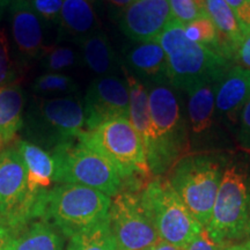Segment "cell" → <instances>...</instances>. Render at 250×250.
<instances>
[{"mask_svg": "<svg viewBox=\"0 0 250 250\" xmlns=\"http://www.w3.org/2000/svg\"><path fill=\"white\" fill-rule=\"evenodd\" d=\"M155 42L164 49L174 88L188 93L203 83H217L230 68L225 56L188 39L176 19H170Z\"/></svg>", "mask_w": 250, "mask_h": 250, "instance_id": "cell-1", "label": "cell"}, {"mask_svg": "<svg viewBox=\"0 0 250 250\" xmlns=\"http://www.w3.org/2000/svg\"><path fill=\"white\" fill-rule=\"evenodd\" d=\"M111 199L101 191L78 184H58L36 196L33 218L51 221L68 236L109 219Z\"/></svg>", "mask_w": 250, "mask_h": 250, "instance_id": "cell-2", "label": "cell"}, {"mask_svg": "<svg viewBox=\"0 0 250 250\" xmlns=\"http://www.w3.org/2000/svg\"><path fill=\"white\" fill-rule=\"evenodd\" d=\"M148 105L152 134L145 153L151 173L160 176L171 169L189 147L187 121L169 85H152Z\"/></svg>", "mask_w": 250, "mask_h": 250, "instance_id": "cell-3", "label": "cell"}, {"mask_svg": "<svg viewBox=\"0 0 250 250\" xmlns=\"http://www.w3.org/2000/svg\"><path fill=\"white\" fill-rule=\"evenodd\" d=\"M21 130L28 142L52 148L76 142L86 131L79 95L62 98L33 96L23 115Z\"/></svg>", "mask_w": 250, "mask_h": 250, "instance_id": "cell-4", "label": "cell"}, {"mask_svg": "<svg viewBox=\"0 0 250 250\" xmlns=\"http://www.w3.org/2000/svg\"><path fill=\"white\" fill-rule=\"evenodd\" d=\"M54 182L92 188L109 197L123 191L125 181L109 159L80 138L52 151Z\"/></svg>", "mask_w": 250, "mask_h": 250, "instance_id": "cell-5", "label": "cell"}, {"mask_svg": "<svg viewBox=\"0 0 250 250\" xmlns=\"http://www.w3.org/2000/svg\"><path fill=\"white\" fill-rule=\"evenodd\" d=\"M139 196L161 241L186 249L204 228L183 204L168 179L158 176L149 181Z\"/></svg>", "mask_w": 250, "mask_h": 250, "instance_id": "cell-6", "label": "cell"}, {"mask_svg": "<svg viewBox=\"0 0 250 250\" xmlns=\"http://www.w3.org/2000/svg\"><path fill=\"white\" fill-rule=\"evenodd\" d=\"M223 174L220 161L211 155L183 156L171 168V187L203 227L210 223Z\"/></svg>", "mask_w": 250, "mask_h": 250, "instance_id": "cell-7", "label": "cell"}, {"mask_svg": "<svg viewBox=\"0 0 250 250\" xmlns=\"http://www.w3.org/2000/svg\"><path fill=\"white\" fill-rule=\"evenodd\" d=\"M80 139L109 159L125 182L152 174L143 140L127 117L104 122L96 129L85 131Z\"/></svg>", "mask_w": 250, "mask_h": 250, "instance_id": "cell-8", "label": "cell"}, {"mask_svg": "<svg viewBox=\"0 0 250 250\" xmlns=\"http://www.w3.org/2000/svg\"><path fill=\"white\" fill-rule=\"evenodd\" d=\"M250 219V196L247 176L237 167L225 169L210 223L204 227L214 242L226 248L245 239Z\"/></svg>", "mask_w": 250, "mask_h": 250, "instance_id": "cell-9", "label": "cell"}, {"mask_svg": "<svg viewBox=\"0 0 250 250\" xmlns=\"http://www.w3.org/2000/svg\"><path fill=\"white\" fill-rule=\"evenodd\" d=\"M35 197L29 192L24 164L14 147L0 152V221L21 233L33 218Z\"/></svg>", "mask_w": 250, "mask_h": 250, "instance_id": "cell-10", "label": "cell"}, {"mask_svg": "<svg viewBox=\"0 0 250 250\" xmlns=\"http://www.w3.org/2000/svg\"><path fill=\"white\" fill-rule=\"evenodd\" d=\"M109 224L120 250H146L161 241L139 193L130 190L120 192L111 201Z\"/></svg>", "mask_w": 250, "mask_h": 250, "instance_id": "cell-11", "label": "cell"}, {"mask_svg": "<svg viewBox=\"0 0 250 250\" xmlns=\"http://www.w3.org/2000/svg\"><path fill=\"white\" fill-rule=\"evenodd\" d=\"M86 131L118 117L129 118V88L120 77H98L90 83L83 98Z\"/></svg>", "mask_w": 250, "mask_h": 250, "instance_id": "cell-12", "label": "cell"}, {"mask_svg": "<svg viewBox=\"0 0 250 250\" xmlns=\"http://www.w3.org/2000/svg\"><path fill=\"white\" fill-rule=\"evenodd\" d=\"M11 34L20 66L39 61L46 48L43 21L28 0H13L11 4Z\"/></svg>", "mask_w": 250, "mask_h": 250, "instance_id": "cell-13", "label": "cell"}, {"mask_svg": "<svg viewBox=\"0 0 250 250\" xmlns=\"http://www.w3.org/2000/svg\"><path fill=\"white\" fill-rule=\"evenodd\" d=\"M171 19L168 0H136L122 14L120 27L134 42L156 41Z\"/></svg>", "mask_w": 250, "mask_h": 250, "instance_id": "cell-14", "label": "cell"}, {"mask_svg": "<svg viewBox=\"0 0 250 250\" xmlns=\"http://www.w3.org/2000/svg\"><path fill=\"white\" fill-rule=\"evenodd\" d=\"M124 68L149 85H170L167 58L164 49L155 41L136 42L124 51Z\"/></svg>", "mask_w": 250, "mask_h": 250, "instance_id": "cell-15", "label": "cell"}, {"mask_svg": "<svg viewBox=\"0 0 250 250\" xmlns=\"http://www.w3.org/2000/svg\"><path fill=\"white\" fill-rule=\"evenodd\" d=\"M250 96V70L233 66L228 70L217 85L215 109L235 123L243 105Z\"/></svg>", "mask_w": 250, "mask_h": 250, "instance_id": "cell-16", "label": "cell"}, {"mask_svg": "<svg viewBox=\"0 0 250 250\" xmlns=\"http://www.w3.org/2000/svg\"><path fill=\"white\" fill-rule=\"evenodd\" d=\"M98 29L92 0H64L58 20L59 42H79Z\"/></svg>", "mask_w": 250, "mask_h": 250, "instance_id": "cell-17", "label": "cell"}, {"mask_svg": "<svg viewBox=\"0 0 250 250\" xmlns=\"http://www.w3.org/2000/svg\"><path fill=\"white\" fill-rule=\"evenodd\" d=\"M15 148L26 167L28 189L36 198L39 193L46 191L51 182H54V156L41 146L24 139L18 140Z\"/></svg>", "mask_w": 250, "mask_h": 250, "instance_id": "cell-18", "label": "cell"}, {"mask_svg": "<svg viewBox=\"0 0 250 250\" xmlns=\"http://www.w3.org/2000/svg\"><path fill=\"white\" fill-rule=\"evenodd\" d=\"M205 9L218 30L223 55L232 61L250 31L237 20L225 0H205Z\"/></svg>", "mask_w": 250, "mask_h": 250, "instance_id": "cell-19", "label": "cell"}, {"mask_svg": "<svg viewBox=\"0 0 250 250\" xmlns=\"http://www.w3.org/2000/svg\"><path fill=\"white\" fill-rule=\"evenodd\" d=\"M83 62L99 77L110 76L120 66V62L110 40L100 29L78 42Z\"/></svg>", "mask_w": 250, "mask_h": 250, "instance_id": "cell-20", "label": "cell"}, {"mask_svg": "<svg viewBox=\"0 0 250 250\" xmlns=\"http://www.w3.org/2000/svg\"><path fill=\"white\" fill-rule=\"evenodd\" d=\"M24 115V93L19 83L0 87V146L11 142L21 130Z\"/></svg>", "mask_w": 250, "mask_h": 250, "instance_id": "cell-21", "label": "cell"}, {"mask_svg": "<svg viewBox=\"0 0 250 250\" xmlns=\"http://www.w3.org/2000/svg\"><path fill=\"white\" fill-rule=\"evenodd\" d=\"M123 70L125 81L129 88V120L142 138L144 147L146 148L152 134L147 87L139 79L129 73L124 67Z\"/></svg>", "mask_w": 250, "mask_h": 250, "instance_id": "cell-22", "label": "cell"}, {"mask_svg": "<svg viewBox=\"0 0 250 250\" xmlns=\"http://www.w3.org/2000/svg\"><path fill=\"white\" fill-rule=\"evenodd\" d=\"M217 83H203L188 92V116L193 133H203L211 129L215 110Z\"/></svg>", "mask_w": 250, "mask_h": 250, "instance_id": "cell-23", "label": "cell"}, {"mask_svg": "<svg viewBox=\"0 0 250 250\" xmlns=\"http://www.w3.org/2000/svg\"><path fill=\"white\" fill-rule=\"evenodd\" d=\"M14 250H62V240L48 221H34L19 234Z\"/></svg>", "mask_w": 250, "mask_h": 250, "instance_id": "cell-24", "label": "cell"}, {"mask_svg": "<svg viewBox=\"0 0 250 250\" xmlns=\"http://www.w3.org/2000/svg\"><path fill=\"white\" fill-rule=\"evenodd\" d=\"M66 250H120L108 220L70 236Z\"/></svg>", "mask_w": 250, "mask_h": 250, "instance_id": "cell-25", "label": "cell"}, {"mask_svg": "<svg viewBox=\"0 0 250 250\" xmlns=\"http://www.w3.org/2000/svg\"><path fill=\"white\" fill-rule=\"evenodd\" d=\"M31 93L40 98H62L79 94V86L73 78L64 73H44L31 83Z\"/></svg>", "mask_w": 250, "mask_h": 250, "instance_id": "cell-26", "label": "cell"}, {"mask_svg": "<svg viewBox=\"0 0 250 250\" xmlns=\"http://www.w3.org/2000/svg\"><path fill=\"white\" fill-rule=\"evenodd\" d=\"M39 62L41 67L49 73H59L77 66L80 62V55L70 45L54 44L46 46Z\"/></svg>", "mask_w": 250, "mask_h": 250, "instance_id": "cell-27", "label": "cell"}, {"mask_svg": "<svg viewBox=\"0 0 250 250\" xmlns=\"http://www.w3.org/2000/svg\"><path fill=\"white\" fill-rule=\"evenodd\" d=\"M183 30L186 36L190 41H193L198 44L204 45L206 48L223 55L218 30L211 19L208 18V15L198 18L191 21V22L183 24Z\"/></svg>", "mask_w": 250, "mask_h": 250, "instance_id": "cell-28", "label": "cell"}, {"mask_svg": "<svg viewBox=\"0 0 250 250\" xmlns=\"http://www.w3.org/2000/svg\"><path fill=\"white\" fill-rule=\"evenodd\" d=\"M20 68L12 57L11 43L5 30L0 28V87L18 83Z\"/></svg>", "mask_w": 250, "mask_h": 250, "instance_id": "cell-29", "label": "cell"}, {"mask_svg": "<svg viewBox=\"0 0 250 250\" xmlns=\"http://www.w3.org/2000/svg\"><path fill=\"white\" fill-rule=\"evenodd\" d=\"M168 2H169L171 18L176 19L183 24L208 15L199 9L196 0H168Z\"/></svg>", "mask_w": 250, "mask_h": 250, "instance_id": "cell-30", "label": "cell"}, {"mask_svg": "<svg viewBox=\"0 0 250 250\" xmlns=\"http://www.w3.org/2000/svg\"><path fill=\"white\" fill-rule=\"evenodd\" d=\"M64 0H31L30 5L43 22H58Z\"/></svg>", "mask_w": 250, "mask_h": 250, "instance_id": "cell-31", "label": "cell"}, {"mask_svg": "<svg viewBox=\"0 0 250 250\" xmlns=\"http://www.w3.org/2000/svg\"><path fill=\"white\" fill-rule=\"evenodd\" d=\"M239 121L240 125L237 138L242 146L250 149V96L240 112Z\"/></svg>", "mask_w": 250, "mask_h": 250, "instance_id": "cell-32", "label": "cell"}, {"mask_svg": "<svg viewBox=\"0 0 250 250\" xmlns=\"http://www.w3.org/2000/svg\"><path fill=\"white\" fill-rule=\"evenodd\" d=\"M232 8L237 20L250 31V0H225Z\"/></svg>", "mask_w": 250, "mask_h": 250, "instance_id": "cell-33", "label": "cell"}, {"mask_svg": "<svg viewBox=\"0 0 250 250\" xmlns=\"http://www.w3.org/2000/svg\"><path fill=\"white\" fill-rule=\"evenodd\" d=\"M225 247L218 245L208 235V230L203 228V230L193 241L187 247L186 250H224Z\"/></svg>", "mask_w": 250, "mask_h": 250, "instance_id": "cell-34", "label": "cell"}, {"mask_svg": "<svg viewBox=\"0 0 250 250\" xmlns=\"http://www.w3.org/2000/svg\"><path fill=\"white\" fill-rule=\"evenodd\" d=\"M19 234L18 230L0 221V250H14Z\"/></svg>", "mask_w": 250, "mask_h": 250, "instance_id": "cell-35", "label": "cell"}, {"mask_svg": "<svg viewBox=\"0 0 250 250\" xmlns=\"http://www.w3.org/2000/svg\"><path fill=\"white\" fill-rule=\"evenodd\" d=\"M234 59L240 62L239 66L250 70V33L243 40Z\"/></svg>", "mask_w": 250, "mask_h": 250, "instance_id": "cell-36", "label": "cell"}, {"mask_svg": "<svg viewBox=\"0 0 250 250\" xmlns=\"http://www.w3.org/2000/svg\"><path fill=\"white\" fill-rule=\"evenodd\" d=\"M146 250H186L184 248H181V247L170 245V243L165 242V241H159L155 245L149 247Z\"/></svg>", "mask_w": 250, "mask_h": 250, "instance_id": "cell-37", "label": "cell"}, {"mask_svg": "<svg viewBox=\"0 0 250 250\" xmlns=\"http://www.w3.org/2000/svg\"><path fill=\"white\" fill-rule=\"evenodd\" d=\"M107 1L114 6V7L125 9L126 7H129L133 1H136V0H107Z\"/></svg>", "mask_w": 250, "mask_h": 250, "instance_id": "cell-38", "label": "cell"}, {"mask_svg": "<svg viewBox=\"0 0 250 250\" xmlns=\"http://www.w3.org/2000/svg\"><path fill=\"white\" fill-rule=\"evenodd\" d=\"M9 4H11V0H0V21H1L2 15H4Z\"/></svg>", "mask_w": 250, "mask_h": 250, "instance_id": "cell-39", "label": "cell"}, {"mask_svg": "<svg viewBox=\"0 0 250 250\" xmlns=\"http://www.w3.org/2000/svg\"><path fill=\"white\" fill-rule=\"evenodd\" d=\"M224 250H250L243 245V243H236V245H230L227 246Z\"/></svg>", "mask_w": 250, "mask_h": 250, "instance_id": "cell-40", "label": "cell"}, {"mask_svg": "<svg viewBox=\"0 0 250 250\" xmlns=\"http://www.w3.org/2000/svg\"><path fill=\"white\" fill-rule=\"evenodd\" d=\"M247 248L250 249V219H249V225H248V230H247L246 237H245V242H243Z\"/></svg>", "mask_w": 250, "mask_h": 250, "instance_id": "cell-41", "label": "cell"}, {"mask_svg": "<svg viewBox=\"0 0 250 250\" xmlns=\"http://www.w3.org/2000/svg\"><path fill=\"white\" fill-rule=\"evenodd\" d=\"M197 5H198L199 9H201L202 12H204V13H206V9H205V0H196Z\"/></svg>", "mask_w": 250, "mask_h": 250, "instance_id": "cell-42", "label": "cell"}]
</instances>
